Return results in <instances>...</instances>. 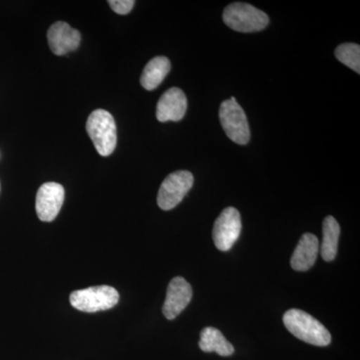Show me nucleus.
<instances>
[{
	"mask_svg": "<svg viewBox=\"0 0 360 360\" xmlns=\"http://www.w3.org/2000/svg\"><path fill=\"white\" fill-rule=\"evenodd\" d=\"M283 323L291 335L309 345L326 347L331 342L326 326L303 310H288L283 315Z\"/></svg>",
	"mask_w": 360,
	"mask_h": 360,
	"instance_id": "f257e3e1",
	"label": "nucleus"
},
{
	"mask_svg": "<svg viewBox=\"0 0 360 360\" xmlns=\"http://www.w3.org/2000/svg\"><path fill=\"white\" fill-rule=\"evenodd\" d=\"M224 21L238 32H257L264 30L269 18L264 11L243 2H234L224 9Z\"/></svg>",
	"mask_w": 360,
	"mask_h": 360,
	"instance_id": "7ed1b4c3",
	"label": "nucleus"
},
{
	"mask_svg": "<svg viewBox=\"0 0 360 360\" xmlns=\"http://www.w3.org/2000/svg\"><path fill=\"white\" fill-rule=\"evenodd\" d=\"M187 99L186 94L177 87L167 90L158 101L156 106V118L158 122H179L186 115Z\"/></svg>",
	"mask_w": 360,
	"mask_h": 360,
	"instance_id": "9b49d317",
	"label": "nucleus"
},
{
	"mask_svg": "<svg viewBox=\"0 0 360 360\" xmlns=\"http://www.w3.org/2000/svg\"><path fill=\"white\" fill-rule=\"evenodd\" d=\"M338 60L356 73H360V46L355 44H343L335 49Z\"/></svg>",
	"mask_w": 360,
	"mask_h": 360,
	"instance_id": "dca6fc26",
	"label": "nucleus"
},
{
	"mask_svg": "<svg viewBox=\"0 0 360 360\" xmlns=\"http://www.w3.org/2000/svg\"><path fill=\"white\" fill-rule=\"evenodd\" d=\"M108 4L115 13L125 15L132 11L135 1L134 0H110Z\"/></svg>",
	"mask_w": 360,
	"mask_h": 360,
	"instance_id": "f3484780",
	"label": "nucleus"
},
{
	"mask_svg": "<svg viewBox=\"0 0 360 360\" xmlns=\"http://www.w3.org/2000/svg\"><path fill=\"white\" fill-rule=\"evenodd\" d=\"M86 130L99 155L110 156L115 151L117 141L116 125L108 111L94 110L87 120Z\"/></svg>",
	"mask_w": 360,
	"mask_h": 360,
	"instance_id": "f03ea898",
	"label": "nucleus"
},
{
	"mask_svg": "<svg viewBox=\"0 0 360 360\" xmlns=\"http://www.w3.org/2000/svg\"><path fill=\"white\" fill-rule=\"evenodd\" d=\"M118 300L117 290L108 285L92 286L73 291L70 295V303L75 309L90 314L112 309Z\"/></svg>",
	"mask_w": 360,
	"mask_h": 360,
	"instance_id": "20e7f679",
	"label": "nucleus"
},
{
	"mask_svg": "<svg viewBox=\"0 0 360 360\" xmlns=\"http://www.w3.org/2000/svg\"><path fill=\"white\" fill-rule=\"evenodd\" d=\"M319 240L314 234L305 233L300 238L290 259V265L296 271H307L314 266L319 255Z\"/></svg>",
	"mask_w": 360,
	"mask_h": 360,
	"instance_id": "f8f14e48",
	"label": "nucleus"
},
{
	"mask_svg": "<svg viewBox=\"0 0 360 360\" xmlns=\"http://www.w3.org/2000/svg\"><path fill=\"white\" fill-rule=\"evenodd\" d=\"M340 226L333 217H326L322 224L321 257L326 262H333L338 255V240H340Z\"/></svg>",
	"mask_w": 360,
	"mask_h": 360,
	"instance_id": "2eb2a0df",
	"label": "nucleus"
},
{
	"mask_svg": "<svg viewBox=\"0 0 360 360\" xmlns=\"http://www.w3.org/2000/svg\"><path fill=\"white\" fill-rule=\"evenodd\" d=\"M198 345L202 352H217L220 356H231L234 352L233 345L224 338L219 329L214 328L202 329Z\"/></svg>",
	"mask_w": 360,
	"mask_h": 360,
	"instance_id": "4468645a",
	"label": "nucleus"
},
{
	"mask_svg": "<svg viewBox=\"0 0 360 360\" xmlns=\"http://www.w3.org/2000/svg\"><path fill=\"white\" fill-rule=\"evenodd\" d=\"M240 213L234 207L225 208L215 220L212 238L217 250L229 251L240 236Z\"/></svg>",
	"mask_w": 360,
	"mask_h": 360,
	"instance_id": "0eeeda50",
	"label": "nucleus"
},
{
	"mask_svg": "<svg viewBox=\"0 0 360 360\" xmlns=\"http://www.w3.org/2000/svg\"><path fill=\"white\" fill-rule=\"evenodd\" d=\"M193 298L191 284L181 276L174 277L167 288V298L163 304L162 312L169 321L179 316Z\"/></svg>",
	"mask_w": 360,
	"mask_h": 360,
	"instance_id": "1a4fd4ad",
	"label": "nucleus"
},
{
	"mask_svg": "<svg viewBox=\"0 0 360 360\" xmlns=\"http://www.w3.org/2000/svg\"><path fill=\"white\" fill-rule=\"evenodd\" d=\"M172 68L169 59L165 56H158L151 59L144 68L141 77V84L146 90L155 89L165 80Z\"/></svg>",
	"mask_w": 360,
	"mask_h": 360,
	"instance_id": "ddd939ff",
	"label": "nucleus"
},
{
	"mask_svg": "<svg viewBox=\"0 0 360 360\" xmlns=\"http://www.w3.org/2000/svg\"><path fill=\"white\" fill-rule=\"evenodd\" d=\"M49 49L56 56H65L77 51L82 41V34L68 23L58 21L49 27L47 32Z\"/></svg>",
	"mask_w": 360,
	"mask_h": 360,
	"instance_id": "9d476101",
	"label": "nucleus"
},
{
	"mask_svg": "<svg viewBox=\"0 0 360 360\" xmlns=\"http://www.w3.org/2000/svg\"><path fill=\"white\" fill-rule=\"evenodd\" d=\"M65 201V188L56 182H46L37 191V213L41 221L51 222L56 219Z\"/></svg>",
	"mask_w": 360,
	"mask_h": 360,
	"instance_id": "6e6552de",
	"label": "nucleus"
},
{
	"mask_svg": "<svg viewBox=\"0 0 360 360\" xmlns=\"http://www.w3.org/2000/svg\"><path fill=\"white\" fill-rule=\"evenodd\" d=\"M219 120L225 134L236 143L245 146L250 139V129L245 110L236 99L231 97L221 103L219 108Z\"/></svg>",
	"mask_w": 360,
	"mask_h": 360,
	"instance_id": "39448f33",
	"label": "nucleus"
},
{
	"mask_svg": "<svg viewBox=\"0 0 360 360\" xmlns=\"http://www.w3.org/2000/svg\"><path fill=\"white\" fill-rule=\"evenodd\" d=\"M191 172L186 170L172 172L161 184L158 205L162 210H170L179 205L193 186Z\"/></svg>",
	"mask_w": 360,
	"mask_h": 360,
	"instance_id": "423d86ee",
	"label": "nucleus"
}]
</instances>
